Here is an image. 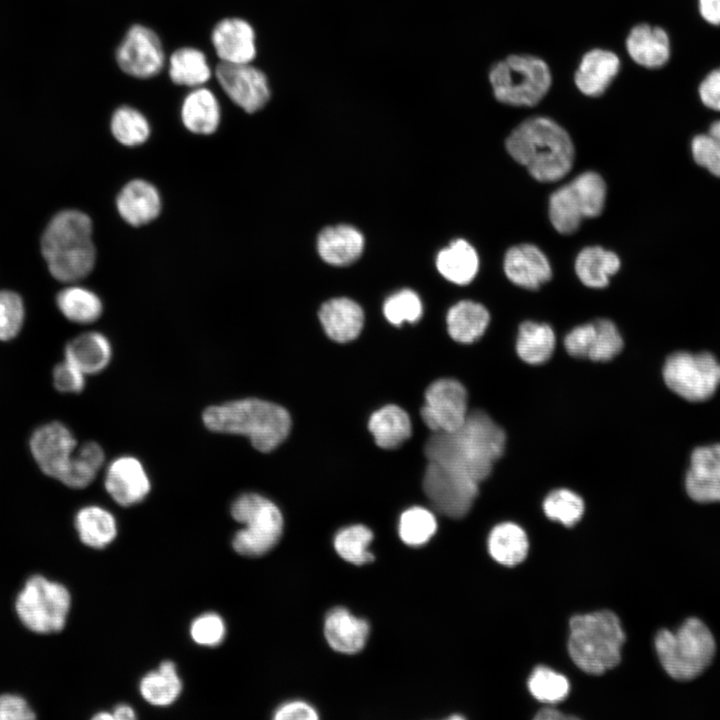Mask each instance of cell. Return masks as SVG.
<instances>
[{"mask_svg": "<svg viewBox=\"0 0 720 720\" xmlns=\"http://www.w3.org/2000/svg\"><path fill=\"white\" fill-rule=\"evenodd\" d=\"M507 431L483 409L469 411L454 431L433 432L425 444L429 462L441 464L481 484L505 454Z\"/></svg>", "mask_w": 720, "mask_h": 720, "instance_id": "cell-1", "label": "cell"}, {"mask_svg": "<svg viewBox=\"0 0 720 720\" xmlns=\"http://www.w3.org/2000/svg\"><path fill=\"white\" fill-rule=\"evenodd\" d=\"M510 156L540 182H556L574 163L575 148L569 133L555 120L533 116L517 125L505 142Z\"/></svg>", "mask_w": 720, "mask_h": 720, "instance_id": "cell-2", "label": "cell"}, {"mask_svg": "<svg viewBox=\"0 0 720 720\" xmlns=\"http://www.w3.org/2000/svg\"><path fill=\"white\" fill-rule=\"evenodd\" d=\"M204 426L213 432L247 437L258 451L274 450L288 436L289 413L275 403L242 398L208 406L202 413Z\"/></svg>", "mask_w": 720, "mask_h": 720, "instance_id": "cell-3", "label": "cell"}, {"mask_svg": "<svg viewBox=\"0 0 720 720\" xmlns=\"http://www.w3.org/2000/svg\"><path fill=\"white\" fill-rule=\"evenodd\" d=\"M92 221L78 210L57 213L41 238V251L52 276L66 283L86 277L93 269L96 250Z\"/></svg>", "mask_w": 720, "mask_h": 720, "instance_id": "cell-4", "label": "cell"}, {"mask_svg": "<svg viewBox=\"0 0 720 720\" xmlns=\"http://www.w3.org/2000/svg\"><path fill=\"white\" fill-rule=\"evenodd\" d=\"M569 628L568 651L581 670L600 675L619 664L625 634L615 613L601 610L575 615Z\"/></svg>", "mask_w": 720, "mask_h": 720, "instance_id": "cell-5", "label": "cell"}, {"mask_svg": "<svg viewBox=\"0 0 720 720\" xmlns=\"http://www.w3.org/2000/svg\"><path fill=\"white\" fill-rule=\"evenodd\" d=\"M494 98L513 107H534L548 94L553 77L548 63L532 54H510L489 69Z\"/></svg>", "mask_w": 720, "mask_h": 720, "instance_id": "cell-6", "label": "cell"}, {"mask_svg": "<svg viewBox=\"0 0 720 720\" xmlns=\"http://www.w3.org/2000/svg\"><path fill=\"white\" fill-rule=\"evenodd\" d=\"M659 661L666 673L678 681H690L700 676L711 664L715 639L708 627L697 618L687 619L671 632L661 630L655 638Z\"/></svg>", "mask_w": 720, "mask_h": 720, "instance_id": "cell-7", "label": "cell"}, {"mask_svg": "<svg viewBox=\"0 0 720 720\" xmlns=\"http://www.w3.org/2000/svg\"><path fill=\"white\" fill-rule=\"evenodd\" d=\"M232 518L243 525L232 539L233 549L246 557L269 552L279 541L283 516L276 504L257 493H243L231 504Z\"/></svg>", "mask_w": 720, "mask_h": 720, "instance_id": "cell-8", "label": "cell"}, {"mask_svg": "<svg viewBox=\"0 0 720 720\" xmlns=\"http://www.w3.org/2000/svg\"><path fill=\"white\" fill-rule=\"evenodd\" d=\"M606 183L594 171L579 174L549 197L548 215L560 234L574 233L583 219L599 216L605 206Z\"/></svg>", "mask_w": 720, "mask_h": 720, "instance_id": "cell-9", "label": "cell"}, {"mask_svg": "<svg viewBox=\"0 0 720 720\" xmlns=\"http://www.w3.org/2000/svg\"><path fill=\"white\" fill-rule=\"evenodd\" d=\"M71 605L67 588L41 575L31 577L16 600V611L22 623L37 633L63 629Z\"/></svg>", "mask_w": 720, "mask_h": 720, "instance_id": "cell-10", "label": "cell"}, {"mask_svg": "<svg viewBox=\"0 0 720 720\" xmlns=\"http://www.w3.org/2000/svg\"><path fill=\"white\" fill-rule=\"evenodd\" d=\"M663 379L676 394L689 401L710 398L720 384V364L707 352L670 355L663 367Z\"/></svg>", "mask_w": 720, "mask_h": 720, "instance_id": "cell-11", "label": "cell"}, {"mask_svg": "<svg viewBox=\"0 0 720 720\" xmlns=\"http://www.w3.org/2000/svg\"><path fill=\"white\" fill-rule=\"evenodd\" d=\"M480 485L434 462H429L423 479V489L432 506L454 519L464 517L471 510L479 496Z\"/></svg>", "mask_w": 720, "mask_h": 720, "instance_id": "cell-12", "label": "cell"}, {"mask_svg": "<svg viewBox=\"0 0 720 720\" xmlns=\"http://www.w3.org/2000/svg\"><path fill=\"white\" fill-rule=\"evenodd\" d=\"M468 392L454 378H441L429 385L421 417L433 432H450L459 428L467 418Z\"/></svg>", "mask_w": 720, "mask_h": 720, "instance_id": "cell-13", "label": "cell"}, {"mask_svg": "<svg viewBox=\"0 0 720 720\" xmlns=\"http://www.w3.org/2000/svg\"><path fill=\"white\" fill-rule=\"evenodd\" d=\"M216 76L227 96L245 112H257L271 97L266 75L250 63L221 62L217 66Z\"/></svg>", "mask_w": 720, "mask_h": 720, "instance_id": "cell-14", "label": "cell"}, {"mask_svg": "<svg viewBox=\"0 0 720 720\" xmlns=\"http://www.w3.org/2000/svg\"><path fill=\"white\" fill-rule=\"evenodd\" d=\"M116 60L121 70L132 77H153L164 65L161 41L151 29L133 25L117 48Z\"/></svg>", "mask_w": 720, "mask_h": 720, "instance_id": "cell-15", "label": "cell"}, {"mask_svg": "<svg viewBox=\"0 0 720 720\" xmlns=\"http://www.w3.org/2000/svg\"><path fill=\"white\" fill-rule=\"evenodd\" d=\"M77 446L72 431L58 421L39 426L29 440L30 451L39 468L57 480L68 468Z\"/></svg>", "mask_w": 720, "mask_h": 720, "instance_id": "cell-16", "label": "cell"}, {"mask_svg": "<svg viewBox=\"0 0 720 720\" xmlns=\"http://www.w3.org/2000/svg\"><path fill=\"white\" fill-rule=\"evenodd\" d=\"M151 486L145 466L135 456L116 457L105 470V490L120 506L130 507L141 503L149 495Z\"/></svg>", "mask_w": 720, "mask_h": 720, "instance_id": "cell-17", "label": "cell"}, {"mask_svg": "<svg viewBox=\"0 0 720 720\" xmlns=\"http://www.w3.org/2000/svg\"><path fill=\"white\" fill-rule=\"evenodd\" d=\"M620 69L621 60L614 51L592 48L582 55L573 81L582 95L600 97L610 88Z\"/></svg>", "mask_w": 720, "mask_h": 720, "instance_id": "cell-18", "label": "cell"}, {"mask_svg": "<svg viewBox=\"0 0 720 720\" xmlns=\"http://www.w3.org/2000/svg\"><path fill=\"white\" fill-rule=\"evenodd\" d=\"M503 268L510 282L528 290L539 289L552 277L548 258L530 243L510 247L505 253Z\"/></svg>", "mask_w": 720, "mask_h": 720, "instance_id": "cell-19", "label": "cell"}, {"mask_svg": "<svg viewBox=\"0 0 720 720\" xmlns=\"http://www.w3.org/2000/svg\"><path fill=\"white\" fill-rule=\"evenodd\" d=\"M685 485L688 495L696 502L720 501V444L693 451Z\"/></svg>", "mask_w": 720, "mask_h": 720, "instance_id": "cell-20", "label": "cell"}, {"mask_svg": "<svg viewBox=\"0 0 720 720\" xmlns=\"http://www.w3.org/2000/svg\"><path fill=\"white\" fill-rule=\"evenodd\" d=\"M212 43L221 62L251 63L257 53L253 27L240 18H226L212 31Z\"/></svg>", "mask_w": 720, "mask_h": 720, "instance_id": "cell-21", "label": "cell"}, {"mask_svg": "<svg viewBox=\"0 0 720 720\" xmlns=\"http://www.w3.org/2000/svg\"><path fill=\"white\" fill-rule=\"evenodd\" d=\"M625 48L631 60L646 69L663 67L671 56L667 32L662 27L648 23H639L630 29L625 39Z\"/></svg>", "mask_w": 720, "mask_h": 720, "instance_id": "cell-22", "label": "cell"}, {"mask_svg": "<svg viewBox=\"0 0 720 720\" xmlns=\"http://www.w3.org/2000/svg\"><path fill=\"white\" fill-rule=\"evenodd\" d=\"M119 215L132 226L153 221L161 211V198L151 183L135 179L128 182L116 198Z\"/></svg>", "mask_w": 720, "mask_h": 720, "instance_id": "cell-23", "label": "cell"}, {"mask_svg": "<svg viewBox=\"0 0 720 720\" xmlns=\"http://www.w3.org/2000/svg\"><path fill=\"white\" fill-rule=\"evenodd\" d=\"M324 635L332 649L345 654L359 652L367 641L369 624L346 608L330 610L324 622Z\"/></svg>", "mask_w": 720, "mask_h": 720, "instance_id": "cell-24", "label": "cell"}, {"mask_svg": "<svg viewBox=\"0 0 720 720\" xmlns=\"http://www.w3.org/2000/svg\"><path fill=\"white\" fill-rule=\"evenodd\" d=\"M556 343L552 326L544 322L525 320L518 327L514 350L523 364L542 366L552 359Z\"/></svg>", "mask_w": 720, "mask_h": 720, "instance_id": "cell-25", "label": "cell"}, {"mask_svg": "<svg viewBox=\"0 0 720 720\" xmlns=\"http://www.w3.org/2000/svg\"><path fill=\"white\" fill-rule=\"evenodd\" d=\"M319 319L326 334L332 340L343 343L360 334L364 314L361 307L351 299L335 298L321 306Z\"/></svg>", "mask_w": 720, "mask_h": 720, "instance_id": "cell-26", "label": "cell"}, {"mask_svg": "<svg viewBox=\"0 0 720 720\" xmlns=\"http://www.w3.org/2000/svg\"><path fill=\"white\" fill-rule=\"evenodd\" d=\"M112 345L100 332H85L71 339L65 346V359L85 375L102 372L111 362Z\"/></svg>", "mask_w": 720, "mask_h": 720, "instance_id": "cell-27", "label": "cell"}, {"mask_svg": "<svg viewBox=\"0 0 720 720\" xmlns=\"http://www.w3.org/2000/svg\"><path fill=\"white\" fill-rule=\"evenodd\" d=\"M491 321L489 310L481 303L462 300L447 312L446 323L449 336L458 343L472 344L486 333Z\"/></svg>", "mask_w": 720, "mask_h": 720, "instance_id": "cell-28", "label": "cell"}, {"mask_svg": "<svg viewBox=\"0 0 720 720\" xmlns=\"http://www.w3.org/2000/svg\"><path fill=\"white\" fill-rule=\"evenodd\" d=\"M364 238L352 226L327 227L318 236L317 248L328 264L343 266L354 262L362 253Z\"/></svg>", "mask_w": 720, "mask_h": 720, "instance_id": "cell-29", "label": "cell"}, {"mask_svg": "<svg viewBox=\"0 0 720 720\" xmlns=\"http://www.w3.org/2000/svg\"><path fill=\"white\" fill-rule=\"evenodd\" d=\"M75 528L82 543L93 549L107 547L118 533L114 515L99 505L82 507L75 516Z\"/></svg>", "mask_w": 720, "mask_h": 720, "instance_id": "cell-30", "label": "cell"}, {"mask_svg": "<svg viewBox=\"0 0 720 720\" xmlns=\"http://www.w3.org/2000/svg\"><path fill=\"white\" fill-rule=\"evenodd\" d=\"M621 262L616 253L600 246L583 248L575 260V272L579 280L589 288L601 289L620 269Z\"/></svg>", "mask_w": 720, "mask_h": 720, "instance_id": "cell-31", "label": "cell"}, {"mask_svg": "<svg viewBox=\"0 0 720 720\" xmlns=\"http://www.w3.org/2000/svg\"><path fill=\"white\" fill-rule=\"evenodd\" d=\"M436 266L440 274L457 285H466L476 276L479 269V257L474 247L466 240L457 239L442 249Z\"/></svg>", "mask_w": 720, "mask_h": 720, "instance_id": "cell-32", "label": "cell"}, {"mask_svg": "<svg viewBox=\"0 0 720 720\" xmlns=\"http://www.w3.org/2000/svg\"><path fill=\"white\" fill-rule=\"evenodd\" d=\"M181 119L184 126L195 134L214 133L220 122V107L214 94L200 87L190 92L182 104Z\"/></svg>", "mask_w": 720, "mask_h": 720, "instance_id": "cell-33", "label": "cell"}, {"mask_svg": "<svg viewBox=\"0 0 720 720\" xmlns=\"http://www.w3.org/2000/svg\"><path fill=\"white\" fill-rule=\"evenodd\" d=\"M183 689L176 664L170 660L161 662L156 670L145 674L139 682L142 698L153 706L166 707L173 704Z\"/></svg>", "mask_w": 720, "mask_h": 720, "instance_id": "cell-34", "label": "cell"}, {"mask_svg": "<svg viewBox=\"0 0 720 720\" xmlns=\"http://www.w3.org/2000/svg\"><path fill=\"white\" fill-rule=\"evenodd\" d=\"M368 427L376 444L384 449L400 446L411 435L409 415L395 405H387L375 411Z\"/></svg>", "mask_w": 720, "mask_h": 720, "instance_id": "cell-35", "label": "cell"}, {"mask_svg": "<svg viewBox=\"0 0 720 720\" xmlns=\"http://www.w3.org/2000/svg\"><path fill=\"white\" fill-rule=\"evenodd\" d=\"M528 547L525 531L512 522L496 525L488 538V549L493 559L507 566L522 562L527 555Z\"/></svg>", "mask_w": 720, "mask_h": 720, "instance_id": "cell-36", "label": "cell"}, {"mask_svg": "<svg viewBox=\"0 0 720 720\" xmlns=\"http://www.w3.org/2000/svg\"><path fill=\"white\" fill-rule=\"evenodd\" d=\"M105 462V452L100 444L87 441L77 446L65 473L59 479L64 485L82 489L90 485Z\"/></svg>", "mask_w": 720, "mask_h": 720, "instance_id": "cell-37", "label": "cell"}, {"mask_svg": "<svg viewBox=\"0 0 720 720\" xmlns=\"http://www.w3.org/2000/svg\"><path fill=\"white\" fill-rule=\"evenodd\" d=\"M56 303L64 317L78 324L95 322L103 312L99 296L80 286H70L60 291Z\"/></svg>", "mask_w": 720, "mask_h": 720, "instance_id": "cell-38", "label": "cell"}, {"mask_svg": "<svg viewBox=\"0 0 720 720\" xmlns=\"http://www.w3.org/2000/svg\"><path fill=\"white\" fill-rule=\"evenodd\" d=\"M169 75L175 84L199 87L209 80L211 70L200 50L185 47L171 55Z\"/></svg>", "mask_w": 720, "mask_h": 720, "instance_id": "cell-39", "label": "cell"}, {"mask_svg": "<svg viewBox=\"0 0 720 720\" xmlns=\"http://www.w3.org/2000/svg\"><path fill=\"white\" fill-rule=\"evenodd\" d=\"M373 540L372 531L361 524L345 527L334 537L336 552L346 561L363 565L373 561L374 555L368 550Z\"/></svg>", "mask_w": 720, "mask_h": 720, "instance_id": "cell-40", "label": "cell"}, {"mask_svg": "<svg viewBox=\"0 0 720 720\" xmlns=\"http://www.w3.org/2000/svg\"><path fill=\"white\" fill-rule=\"evenodd\" d=\"M542 508L550 520L571 527L582 518L585 503L575 491L568 488H556L546 495Z\"/></svg>", "mask_w": 720, "mask_h": 720, "instance_id": "cell-41", "label": "cell"}, {"mask_svg": "<svg viewBox=\"0 0 720 720\" xmlns=\"http://www.w3.org/2000/svg\"><path fill=\"white\" fill-rule=\"evenodd\" d=\"M111 132L115 139L125 146L143 144L150 135V125L138 110L122 106L111 118Z\"/></svg>", "mask_w": 720, "mask_h": 720, "instance_id": "cell-42", "label": "cell"}, {"mask_svg": "<svg viewBox=\"0 0 720 720\" xmlns=\"http://www.w3.org/2000/svg\"><path fill=\"white\" fill-rule=\"evenodd\" d=\"M437 530L434 514L426 508L415 506L405 510L399 519L398 532L401 540L409 546L427 543Z\"/></svg>", "mask_w": 720, "mask_h": 720, "instance_id": "cell-43", "label": "cell"}, {"mask_svg": "<svg viewBox=\"0 0 720 720\" xmlns=\"http://www.w3.org/2000/svg\"><path fill=\"white\" fill-rule=\"evenodd\" d=\"M594 323L596 330L587 360L595 364L609 363L623 351V336L610 319L598 318Z\"/></svg>", "mask_w": 720, "mask_h": 720, "instance_id": "cell-44", "label": "cell"}, {"mask_svg": "<svg viewBox=\"0 0 720 720\" xmlns=\"http://www.w3.org/2000/svg\"><path fill=\"white\" fill-rule=\"evenodd\" d=\"M528 688L537 700L552 704L565 699L569 693L567 678L545 666H538L528 680Z\"/></svg>", "mask_w": 720, "mask_h": 720, "instance_id": "cell-45", "label": "cell"}, {"mask_svg": "<svg viewBox=\"0 0 720 720\" xmlns=\"http://www.w3.org/2000/svg\"><path fill=\"white\" fill-rule=\"evenodd\" d=\"M691 152L698 165L720 177V120L710 125L707 134H699L692 139Z\"/></svg>", "mask_w": 720, "mask_h": 720, "instance_id": "cell-46", "label": "cell"}, {"mask_svg": "<svg viewBox=\"0 0 720 720\" xmlns=\"http://www.w3.org/2000/svg\"><path fill=\"white\" fill-rule=\"evenodd\" d=\"M383 311L387 320L394 325L413 323L422 315V303L415 292L404 289L385 301Z\"/></svg>", "mask_w": 720, "mask_h": 720, "instance_id": "cell-47", "label": "cell"}, {"mask_svg": "<svg viewBox=\"0 0 720 720\" xmlns=\"http://www.w3.org/2000/svg\"><path fill=\"white\" fill-rule=\"evenodd\" d=\"M25 317L21 297L9 290L0 291V340L7 341L17 336Z\"/></svg>", "mask_w": 720, "mask_h": 720, "instance_id": "cell-48", "label": "cell"}, {"mask_svg": "<svg viewBox=\"0 0 720 720\" xmlns=\"http://www.w3.org/2000/svg\"><path fill=\"white\" fill-rule=\"evenodd\" d=\"M189 633L196 644L216 647L225 639L226 624L219 614L207 612L197 616L191 622Z\"/></svg>", "mask_w": 720, "mask_h": 720, "instance_id": "cell-49", "label": "cell"}, {"mask_svg": "<svg viewBox=\"0 0 720 720\" xmlns=\"http://www.w3.org/2000/svg\"><path fill=\"white\" fill-rule=\"evenodd\" d=\"M595 330L593 320L579 324L568 331L563 339V347L567 355L575 360H587Z\"/></svg>", "mask_w": 720, "mask_h": 720, "instance_id": "cell-50", "label": "cell"}, {"mask_svg": "<svg viewBox=\"0 0 720 720\" xmlns=\"http://www.w3.org/2000/svg\"><path fill=\"white\" fill-rule=\"evenodd\" d=\"M85 374L68 360L53 369V384L62 393H80L85 387Z\"/></svg>", "mask_w": 720, "mask_h": 720, "instance_id": "cell-51", "label": "cell"}, {"mask_svg": "<svg viewBox=\"0 0 720 720\" xmlns=\"http://www.w3.org/2000/svg\"><path fill=\"white\" fill-rule=\"evenodd\" d=\"M35 714L28 703L18 695L0 696V720L34 719Z\"/></svg>", "mask_w": 720, "mask_h": 720, "instance_id": "cell-52", "label": "cell"}, {"mask_svg": "<svg viewBox=\"0 0 720 720\" xmlns=\"http://www.w3.org/2000/svg\"><path fill=\"white\" fill-rule=\"evenodd\" d=\"M698 93L706 107L720 112V67L705 76L698 87Z\"/></svg>", "mask_w": 720, "mask_h": 720, "instance_id": "cell-53", "label": "cell"}, {"mask_svg": "<svg viewBox=\"0 0 720 720\" xmlns=\"http://www.w3.org/2000/svg\"><path fill=\"white\" fill-rule=\"evenodd\" d=\"M317 711L308 703L300 700L289 701L277 708L274 713L276 720H316Z\"/></svg>", "mask_w": 720, "mask_h": 720, "instance_id": "cell-54", "label": "cell"}, {"mask_svg": "<svg viewBox=\"0 0 720 720\" xmlns=\"http://www.w3.org/2000/svg\"><path fill=\"white\" fill-rule=\"evenodd\" d=\"M701 17L709 24L720 25V0H698Z\"/></svg>", "mask_w": 720, "mask_h": 720, "instance_id": "cell-55", "label": "cell"}, {"mask_svg": "<svg viewBox=\"0 0 720 720\" xmlns=\"http://www.w3.org/2000/svg\"><path fill=\"white\" fill-rule=\"evenodd\" d=\"M535 719L539 720H568L575 719L574 716L565 715L554 708H543L536 715Z\"/></svg>", "mask_w": 720, "mask_h": 720, "instance_id": "cell-56", "label": "cell"}, {"mask_svg": "<svg viewBox=\"0 0 720 720\" xmlns=\"http://www.w3.org/2000/svg\"><path fill=\"white\" fill-rule=\"evenodd\" d=\"M112 714L114 720H132L136 718L134 709L128 704L117 705Z\"/></svg>", "mask_w": 720, "mask_h": 720, "instance_id": "cell-57", "label": "cell"}, {"mask_svg": "<svg viewBox=\"0 0 720 720\" xmlns=\"http://www.w3.org/2000/svg\"><path fill=\"white\" fill-rule=\"evenodd\" d=\"M93 719L94 720H111L114 718H113L112 713L107 712V711H100L93 716Z\"/></svg>", "mask_w": 720, "mask_h": 720, "instance_id": "cell-58", "label": "cell"}]
</instances>
